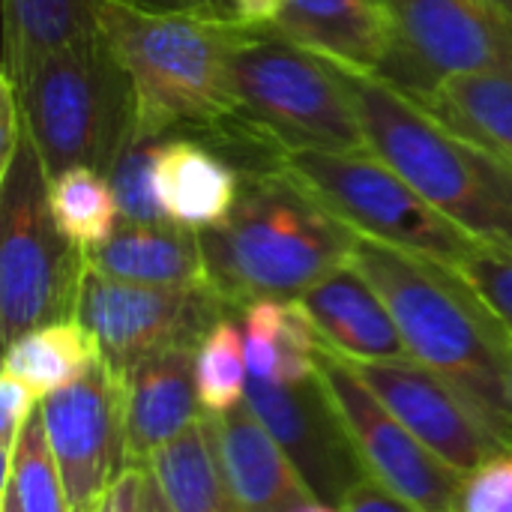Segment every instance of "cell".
I'll use <instances>...</instances> for the list:
<instances>
[{
    "label": "cell",
    "mask_w": 512,
    "mask_h": 512,
    "mask_svg": "<svg viewBox=\"0 0 512 512\" xmlns=\"http://www.w3.org/2000/svg\"><path fill=\"white\" fill-rule=\"evenodd\" d=\"M384 297L408 357L456 387L512 447V330L450 264L357 237L348 258Z\"/></svg>",
    "instance_id": "obj_1"
},
{
    "label": "cell",
    "mask_w": 512,
    "mask_h": 512,
    "mask_svg": "<svg viewBox=\"0 0 512 512\" xmlns=\"http://www.w3.org/2000/svg\"><path fill=\"white\" fill-rule=\"evenodd\" d=\"M228 78L237 111L204 144L225 153L243 174L282 168V159L297 150L369 147L339 69L273 24L240 21Z\"/></svg>",
    "instance_id": "obj_2"
},
{
    "label": "cell",
    "mask_w": 512,
    "mask_h": 512,
    "mask_svg": "<svg viewBox=\"0 0 512 512\" xmlns=\"http://www.w3.org/2000/svg\"><path fill=\"white\" fill-rule=\"evenodd\" d=\"M354 240L285 168L243 174L231 216L201 231L207 282L237 312L258 300H300L348 264Z\"/></svg>",
    "instance_id": "obj_3"
},
{
    "label": "cell",
    "mask_w": 512,
    "mask_h": 512,
    "mask_svg": "<svg viewBox=\"0 0 512 512\" xmlns=\"http://www.w3.org/2000/svg\"><path fill=\"white\" fill-rule=\"evenodd\" d=\"M96 24L129 75L138 135L210 141L234 117L228 54L240 21L96 0Z\"/></svg>",
    "instance_id": "obj_4"
},
{
    "label": "cell",
    "mask_w": 512,
    "mask_h": 512,
    "mask_svg": "<svg viewBox=\"0 0 512 512\" xmlns=\"http://www.w3.org/2000/svg\"><path fill=\"white\" fill-rule=\"evenodd\" d=\"M339 69V66H336ZM369 150L480 246L512 255V168L375 75L339 69Z\"/></svg>",
    "instance_id": "obj_5"
},
{
    "label": "cell",
    "mask_w": 512,
    "mask_h": 512,
    "mask_svg": "<svg viewBox=\"0 0 512 512\" xmlns=\"http://www.w3.org/2000/svg\"><path fill=\"white\" fill-rule=\"evenodd\" d=\"M15 84L48 177L78 165L108 174L138 129L129 75L99 27L33 60Z\"/></svg>",
    "instance_id": "obj_6"
},
{
    "label": "cell",
    "mask_w": 512,
    "mask_h": 512,
    "mask_svg": "<svg viewBox=\"0 0 512 512\" xmlns=\"http://www.w3.org/2000/svg\"><path fill=\"white\" fill-rule=\"evenodd\" d=\"M48 171L30 135L0 171V333L18 336L75 318L84 255L63 237L48 204Z\"/></svg>",
    "instance_id": "obj_7"
},
{
    "label": "cell",
    "mask_w": 512,
    "mask_h": 512,
    "mask_svg": "<svg viewBox=\"0 0 512 512\" xmlns=\"http://www.w3.org/2000/svg\"><path fill=\"white\" fill-rule=\"evenodd\" d=\"M282 168L357 237L462 267L480 243L438 213L375 150H297Z\"/></svg>",
    "instance_id": "obj_8"
},
{
    "label": "cell",
    "mask_w": 512,
    "mask_h": 512,
    "mask_svg": "<svg viewBox=\"0 0 512 512\" xmlns=\"http://www.w3.org/2000/svg\"><path fill=\"white\" fill-rule=\"evenodd\" d=\"M234 312L237 309L210 285H141L105 276L93 267H84L75 300V321L96 339L99 360L117 378L156 351L177 345L198 348L204 336Z\"/></svg>",
    "instance_id": "obj_9"
},
{
    "label": "cell",
    "mask_w": 512,
    "mask_h": 512,
    "mask_svg": "<svg viewBox=\"0 0 512 512\" xmlns=\"http://www.w3.org/2000/svg\"><path fill=\"white\" fill-rule=\"evenodd\" d=\"M393 24L387 84L423 99L450 75L512 72V21L489 0H381Z\"/></svg>",
    "instance_id": "obj_10"
},
{
    "label": "cell",
    "mask_w": 512,
    "mask_h": 512,
    "mask_svg": "<svg viewBox=\"0 0 512 512\" xmlns=\"http://www.w3.org/2000/svg\"><path fill=\"white\" fill-rule=\"evenodd\" d=\"M318 375L333 396L366 474L405 498L420 512H459L465 477L444 465L324 342L318 345Z\"/></svg>",
    "instance_id": "obj_11"
},
{
    "label": "cell",
    "mask_w": 512,
    "mask_h": 512,
    "mask_svg": "<svg viewBox=\"0 0 512 512\" xmlns=\"http://www.w3.org/2000/svg\"><path fill=\"white\" fill-rule=\"evenodd\" d=\"M69 512H93L126 468L120 378L96 360L78 381L39 402Z\"/></svg>",
    "instance_id": "obj_12"
},
{
    "label": "cell",
    "mask_w": 512,
    "mask_h": 512,
    "mask_svg": "<svg viewBox=\"0 0 512 512\" xmlns=\"http://www.w3.org/2000/svg\"><path fill=\"white\" fill-rule=\"evenodd\" d=\"M348 366L459 477H471L489 459L512 450L456 387L414 357L348 360Z\"/></svg>",
    "instance_id": "obj_13"
},
{
    "label": "cell",
    "mask_w": 512,
    "mask_h": 512,
    "mask_svg": "<svg viewBox=\"0 0 512 512\" xmlns=\"http://www.w3.org/2000/svg\"><path fill=\"white\" fill-rule=\"evenodd\" d=\"M246 405L267 426L318 501L339 507L348 492L369 477L318 372L300 384L252 378Z\"/></svg>",
    "instance_id": "obj_14"
},
{
    "label": "cell",
    "mask_w": 512,
    "mask_h": 512,
    "mask_svg": "<svg viewBox=\"0 0 512 512\" xmlns=\"http://www.w3.org/2000/svg\"><path fill=\"white\" fill-rule=\"evenodd\" d=\"M192 345L156 351L135 363L123 378L126 465H147L150 456L204 414L195 381Z\"/></svg>",
    "instance_id": "obj_15"
},
{
    "label": "cell",
    "mask_w": 512,
    "mask_h": 512,
    "mask_svg": "<svg viewBox=\"0 0 512 512\" xmlns=\"http://www.w3.org/2000/svg\"><path fill=\"white\" fill-rule=\"evenodd\" d=\"M297 303L321 342L345 360L372 363L408 357L390 306L351 261L315 282Z\"/></svg>",
    "instance_id": "obj_16"
},
{
    "label": "cell",
    "mask_w": 512,
    "mask_h": 512,
    "mask_svg": "<svg viewBox=\"0 0 512 512\" xmlns=\"http://www.w3.org/2000/svg\"><path fill=\"white\" fill-rule=\"evenodd\" d=\"M213 423L234 512H291L315 498L294 462L246 402L234 411L213 414Z\"/></svg>",
    "instance_id": "obj_17"
},
{
    "label": "cell",
    "mask_w": 512,
    "mask_h": 512,
    "mask_svg": "<svg viewBox=\"0 0 512 512\" xmlns=\"http://www.w3.org/2000/svg\"><path fill=\"white\" fill-rule=\"evenodd\" d=\"M273 27L339 69L381 75L393 24L381 0H285Z\"/></svg>",
    "instance_id": "obj_18"
},
{
    "label": "cell",
    "mask_w": 512,
    "mask_h": 512,
    "mask_svg": "<svg viewBox=\"0 0 512 512\" xmlns=\"http://www.w3.org/2000/svg\"><path fill=\"white\" fill-rule=\"evenodd\" d=\"M156 189L171 222L210 231L231 216L243 192V171L198 138H165L156 156Z\"/></svg>",
    "instance_id": "obj_19"
},
{
    "label": "cell",
    "mask_w": 512,
    "mask_h": 512,
    "mask_svg": "<svg viewBox=\"0 0 512 512\" xmlns=\"http://www.w3.org/2000/svg\"><path fill=\"white\" fill-rule=\"evenodd\" d=\"M84 264L141 285H210L201 234L177 222H120V228L93 252L84 255Z\"/></svg>",
    "instance_id": "obj_20"
},
{
    "label": "cell",
    "mask_w": 512,
    "mask_h": 512,
    "mask_svg": "<svg viewBox=\"0 0 512 512\" xmlns=\"http://www.w3.org/2000/svg\"><path fill=\"white\" fill-rule=\"evenodd\" d=\"M171 512H234L216 450L213 414L195 417L147 462Z\"/></svg>",
    "instance_id": "obj_21"
},
{
    "label": "cell",
    "mask_w": 512,
    "mask_h": 512,
    "mask_svg": "<svg viewBox=\"0 0 512 512\" xmlns=\"http://www.w3.org/2000/svg\"><path fill=\"white\" fill-rule=\"evenodd\" d=\"M249 372L270 384H300L318 372V345L312 321L297 300H258L240 309Z\"/></svg>",
    "instance_id": "obj_22"
},
{
    "label": "cell",
    "mask_w": 512,
    "mask_h": 512,
    "mask_svg": "<svg viewBox=\"0 0 512 512\" xmlns=\"http://www.w3.org/2000/svg\"><path fill=\"white\" fill-rule=\"evenodd\" d=\"M417 102L512 168V72L450 75Z\"/></svg>",
    "instance_id": "obj_23"
},
{
    "label": "cell",
    "mask_w": 512,
    "mask_h": 512,
    "mask_svg": "<svg viewBox=\"0 0 512 512\" xmlns=\"http://www.w3.org/2000/svg\"><path fill=\"white\" fill-rule=\"evenodd\" d=\"M99 360L96 339L75 318L42 324L12 345L3 354V372L18 378L39 402L66 384L78 381Z\"/></svg>",
    "instance_id": "obj_24"
},
{
    "label": "cell",
    "mask_w": 512,
    "mask_h": 512,
    "mask_svg": "<svg viewBox=\"0 0 512 512\" xmlns=\"http://www.w3.org/2000/svg\"><path fill=\"white\" fill-rule=\"evenodd\" d=\"M96 27V0H3V69L21 78L33 60Z\"/></svg>",
    "instance_id": "obj_25"
},
{
    "label": "cell",
    "mask_w": 512,
    "mask_h": 512,
    "mask_svg": "<svg viewBox=\"0 0 512 512\" xmlns=\"http://www.w3.org/2000/svg\"><path fill=\"white\" fill-rule=\"evenodd\" d=\"M48 204L63 237L81 252L102 246L123 222L108 174L78 165L48 180Z\"/></svg>",
    "instance_id": "obj_26"
},
{
    "label": "cell",
    "mask_w": 512,
    "mask_h": 512,
    "mask_svg": "<svg viewBox=\"0 0 512 512\" xmlns=\"http://www.w3.org/2000/svg\"><path fill=\"white\" fill-rule=\"evenodd\" d=\"M195 381H198L201 408L207 414H225L246 402L252 372H249L240 312L225 315L198 345Z\"/></svg>",
    "instance_id": "obj_27"
},
{
    "label": "cell",
    "mask_w": 512,
    "mask_h": 512,
    "mask_svg": "<svg viewBox=\"0 0 512 512\" xmlns=\"http://www.w3.org/2000/svg\"><path fill=\"white\" fill-rule=\"evenodd\" d=\"M3 486H12L18 512H69L66 504V492L45 438V426L36 414L27 420L18 447H15V459L9 465V471L3 474Z\"/></svg>",
    "instance_id": "obj_28"
},
{
    "label": "cell",
    "mask_w": 512,
    "mask_h": 512,
    "mask_svg": "<svg viewBox=\"0 0 512 512\" xmlns=\"http://www.w3.org/2000/svg\"><path fill=\"white\" fill-rule=\"evenodd\" d=\"M162 141L159 138H144L132 135V141L123 147L117 162L108 171L111 189L117 195L123 222H138V225H156V222H171L156 189V156H159Z\"/></svg>",
    "instance_id": "obj_29"
},
{
    "label": "cell",
    "mask_w": 512,
    "mask_h": 512,
    "mask_svg": "<svg viewBox=\"0 0 512 512\" xmlns=\"http://www.w3.org/2000/svg\"><path fill=\"white\" fill-rule=\"evenodd\" d=\"M459 273L486 297V303L501 315V321L512 330V255L501 249L480 246Z\"/></svg>",
    "instance_id": "obj_30"
},
{
    "label": "cell",
    "mask_w": 512,
    "mask_h": 512,
    "mask_svg": "<svg viewBox=\"0 0 512 512\" xmlns=\"http://www.w3.org/2000/svg\"><path fill=\"white\" fill-rule=\"evenodd\" d=\"M459 512H512V450L465 477Z\"/></svg>",
    "instance_id": "obj_31"
},
{
    "label": "cell",
    "mask_w": 512,
    "mask_h": 512,
    "mask_svg": "<svg viewBox=\"0 0 512 512\" xmlns=\"http://www.w3.org/2000/svg\"><path fill=\"white\" fill-rule=\"evenodd\" d=\"M39 399L12 375L3 372L0 378V453H3V474L9 471L15 459L18 438L27 426V420L36 414Z\"/></svg>",
    "instance_id": "obj_32"
},
{
    "label": "cell",
    "mask_w": 512,
    "mask_h": 512,
    "mask_svg": "<svg viewBox=\"0 0 512 512\" xmlns=\"http://www.w3.org/2000/svg\"><path fill=\"white\" fill-rule=\"evenodd\" d=\"M147 465H126L93 512H144Z\"/></svg>",
    "instance_id": "obj_33"
},
{
    "label": "cell",
    "mask_w": 512,
    "mask_h": 512,
    "mask_svg": "<svg viewBox=\"0 0 512 512\" xmlns=\"http://www.w3.org/2000/svg\"><path fill=\"white\" fill-rule=\"evenodd\" d=\"M342 512H420L414 504H408L405 498L393 495L390 489H384L381 483H375L372 477L360 480L348 498L339 504Z\"/></svg>",
    "instance_id": "obj_34"
},
{
    "label": "cell",
    "mask_w": 512,
    "mask_h": 512,
    "mask_svg": "<svg viewBox=\"0 0 512 512\" xmlns=\"http://www.w3.org/2000/svg\"><path fill=\"white\" fill-rule=\"evenodd\" d=\"M237 21L243 24H273L285 6V0H234Z\"/></svg>",
    "instance_id": "obj_35"
},
{
    "label": "cell",
    "mask_w": 512,
    "mask_h": 512,
    "mask_svg": "<svg viewBox=\"0 0 512 512\" xmlns=\"http://www.w3.org/2000/svg\"><path fill=\"white\" fill-rule=\"evenodd\" d=\"M132 9H147V12H198L195 0H114Z\"/></svg>",
    "instance_id": "obj_36"
},
{
    "label": "cell",
    "mask_w": 512,
    "mask_h": 512,
    "mask_svg": "<svg viewBox=\"0 0 512 512\" xmlns=\"http://www.w3.org/2000/svg\"><path fill=\"white\" fill-rule=\"evenodd\" d=\"M144 512H171L165 495L159 492L156 480L150 477V471H147V486H144Z\"/></svg>",
    "instance_id": "obj_37"
},
{
    "label": "cell",
    "mask_w": 512,
    "mask_h": 512,
    "mask_svg": "<svg viewBox=\"0 0 512 512\" xmlns=\"http://www.w3.org/2000/svg\"><path fill=\"white\" fill-rule=\"evenodd\" d=\"M291 512H342L339 507H333V504H327V501H318V498H309L306 504H300V507H294Z\"/></svg>",
    "instance_id": "obj_38"
},
{
    "label": "cell",
    "mask_w": 512,
    "mask_h": 512,
    "mask_svg": "<svg viewBox=\"0 0 512 512\" xmlns=\"http://www.w3.org/2000/svg\"><path fill=\"white\" fill-rule=\"evenodd\" d=\"M0 512H18V501H15L12 486H3V492H0Z\"/></svg>",
    "instance_id": "obj_39"
},
{
    "label": "cell",
    "mask_w": 512,
    "mask_h": 512,
    "mask_svg": "<svg viewBox=\"0 0 512 512\" xmlns=\"http://www.w3.org/2000/svg\"><path fill=\"white\" fill-rule=\"evenodd\" d=\"M216 12H219V18H225V21H237V6H234V0H216Z\"/></svg>",
    "instance_id": "obj_40"
},
{
    "label": "cell",
    "mask_w": 512,
    "mask_h": 512,
    "mask_svg": "<svg viewBox=\"0 0 512 512\" xmlns=\"http://www.w3.org/2000/svg\"><path fill=\"white\" fill-rule=\"evenodd\" d=\"M489 3H492V6H498V9H501V12H504V15L512 21V0H489Z\"/></svg>",
    "instance_id": "obj_41"
}]
</instances>
